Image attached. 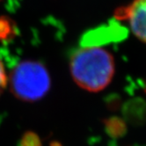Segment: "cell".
<instances>
[{
  "label": "cell",
  "mask_w": 146,
  "mask_h": 146,
  "mask_svg": "<svg viewBox=\"0 0 146 146\" xmlns=\"http://www.w3.org/2000/svg\"><path fill=\"white\" fill-rule=\"evenodd\" d=\"M70 70L78 86L88 92H97L112 82L115 62L109 51L99 46H83L71 55Z\"/></svg>",
  "instance_id": "1"
},
{
  "label": "cell",
  "mask_w": 146,
  "mask_h": 146,
  "mask_svg": "<svg viewBox=\"0 0 146 146\" xmlns=\"http://www.w3.org/2000/svg\"><path fill=\"white\" fill-rule=\"evenodd\" d=\"M11 87L16 97L27 101L37 100L49 90L48 72L40 62H22L12 72Z\"/></svg>",
  "instance_id": "2"
},
{
  "label": "cell",
  "mask_w": 146,
  "mask_h": 146,
  "mask_svg": "<svg viewBox=\"0 0 146 146\" xmlns=\"http://www.w3.org/2000/svg\"><path fill=\"white\" fill-rule=\"evenodd\" d=\"M114 19L126 21L133 35L146 44V0H132L117 8Z\"/></svg>",
  "instance_id": "3"
},
{
  "label": "cell",
  "mask_w": 146,
  "mask_h": 146,
  "mask_svg": "<svg viewBox=\"0 0 146 146\" xmlns=\"http://www.w3.org/2000/svg\"><path fill=\"white\" fill-rule=\"evenodd\" d=\"M6 82H7V79H6L5 69H4L1 60H0V93H1V92L5 88V86L6 85Z\"/></svg>",
  "instance_id": "4"
}]
</instances>
